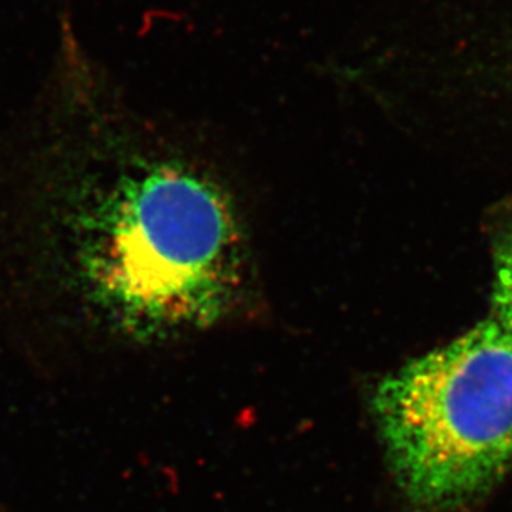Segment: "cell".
Wrapping results in <instances>:
<instances>
[{"instance_id":"cell-1","label":"cell","mask_w":512,"mask_h":512,"mask_svg":"<svg viewBox=\"0 0 512 512\" xmlns=\"http://www.w3.org/2000/svg\"><path fill=\"white\" fill-rule=\"evenodd\" d=\"M50 83L0 186V239L123 334L221 319L244 242L231 199L161 123L77 62Z\"/></svg>"},{"instance_id":"cell-2","label":"cell","mask_w":512,"mask_h":512,"mask_svg":"<svg viewBox=\"0 0 512 512\" xmlns=\"http://www.w3.org/2000/svg\"><path fill=\"white\" fill-rule=\"evenodd\" d=\"M372 411L398 488L428 511L476 501L512 471V342L486 319L378 383Z\"/></svg>"},{"instance_id":"cell-3","label":"cell","mask_w":512,"mask_h":512,"mask_svg":"<svg viewBox=\"0 0 512 512\" xmlns=\"http://www.w3.org/2000/svg\"><path fill=\"white\" fill-rule=\"evenodd\" d=\"M512 342V231L499 239L494 249L491 317Z\"/></svg>"}]
</instances>
